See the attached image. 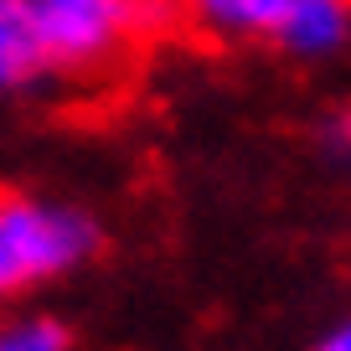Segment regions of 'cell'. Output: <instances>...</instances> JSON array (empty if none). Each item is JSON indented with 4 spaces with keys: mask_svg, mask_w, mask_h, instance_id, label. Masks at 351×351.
<instances>
[{
    "mask_svg": "<svg viewBox=\"0 0 351 351\" xmlns=\"http://www.w3.org/2000/svg\"><path fill=\"white\" fill-rule=\"evenodd\" d=\"M93 248V228L77 212H52L26 197H0V295L36 285Z\"/></svg>",
    "mask_w": 351,
    "mask_h": 351,
    "instance_id": "6da1fadb",
    "label": "cell"
},
{
    "mask_svg": "<svg viewBox=\"0 0 351 351\" xmlns=\"http://www.w3.org/2000/svg\"><path fill=\"white\" fill-rule=\"evenodd\" d=\"M42 57L57 67H99L134 32V0H26Z\"/></svg>",
    "mask_w": 351,
    "mask_h": 351,
    "instance_id": "7a4b0ae2",
    "label": "cell"
},
{
    "mask_svg": "<svg viewBox=\"0 0 351 351\" xmlns=\"http://www.w3.org/2000/svg\"><path fill=\"white\" fill-rule=\"evenodd\" d=\"M351 5L346 0H289L285 21H279V42L295 47V52H326L346 36Z\"/></svg>",
    "mask_w": 351,
    "mask_h": 351,
    "instance_id": "3957f363",
    "label": "cell"
},
{
    "mask_svg": "<svg viewBox=\"0 0 351 351\" xmlns=\"http://www.w3.org/2000/svg\"><path fill=\"white\" fill-rule=\"evenodd\" d=\"M42 62L47 57L32 26V5L26 0H0V83H16Z\"/></svg>",
    "mask_w": 351,
    "mask_h": 351,
    "instance_id": "277c9868",
    "label": "cell"
},
{
    "mask_svg": "<svg viewBox=\"0 0 351 351\" xmlns=\"http://www.w3.org/2000/svg\"><path fill=\"white\" fill-rule=\"evenodd\" d=\"M289 0H197V16L212 32H232V36H258V32H279Z\"/></svg>",
    "mask_w": 351,
    "mask_h": 351,
    "instance_id": "5b68a950",
    "label": "cell"
},
{
    "mask_svg": "<svg viewBox=\"0 0 351 351\" xmlns=\"http://www.w3.org/2000/svg\"><path fill=\"white\" fill-rule=\"evenodd\" d=\"M0 351H67V330L52 320H32V326H16L0 336Z\"/></svg>",
    "mask_w": 351,
    "mask_h": 351,
    "instance_id": "8992f818",
    "label": "cell"
},
{
    "mask_svg": "<svg viewBox=\"0 0 351 351\" xmlns=\"http://www.w3.org/2000/svg\"><path fill=\"white\" fill-rule=\"evenodd\" d=\"M320 351H351V326H346V330H336V336H330Z\"/></svg>",
    "mask_w": 351,
    "mask_h": 351,
    "instance_id": "52a82bcc",
    "label": "cell"
}]
</instances>
